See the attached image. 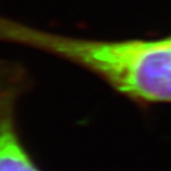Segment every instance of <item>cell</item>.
Returning a JSON list of instances; mask_svg holds the SVG:
<instances>
[{
  "instance_id": "6da1fadb",
  "label": "cell",
  "mask_w": 171,
  "mask_h": 171,
  "mask_svg": "<svg viewBox=\"0 0 171 171\" xmlns=\"http://www.w3.org/2000/svg\"><path fill=\"white\" fill-rule=\"evenodd\" d=\"M0 42L78 65L141 108L171 104V34L156 39H89L48 33L0 15Z\"/></svg>"
},
{
  "instance_id": "7a4b0ae2",
  "label": "cell",
  "mask_w": 171,
  "mask_h": 171,
  "mask_svg": "<svg viewBox=\"0 0 171 171\" xmlns=\"http://www.w3.org/2000/svg\"><path fill=\"white\" fill-rule=\"evenodd\" d=\"M28 85L15 63H0V171H41L19 136L15 108Z\"/></svg>"
}]
</instances>
